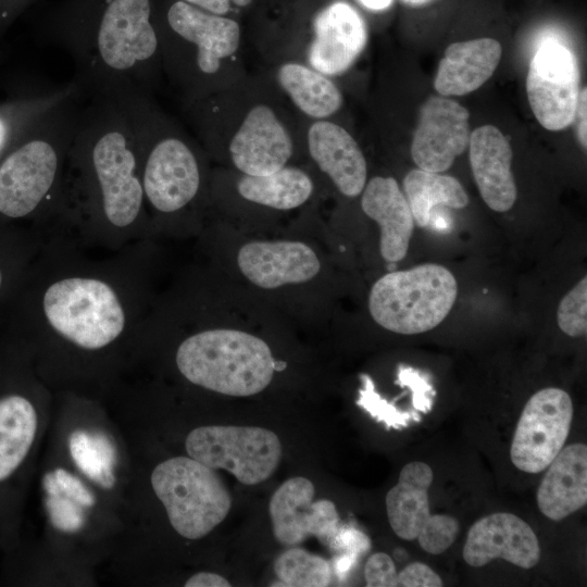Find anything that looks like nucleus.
Returning <instances> with one entry per match:
<instances>
[{
  "instance_id": "10",
  "label": "nucleus",
  "mask_w": 587,
  "mask_h": 587,
  "mask_svg": "<svg viewBox=\"0 0 587 587\" xmlns=\"http://www.w3.org/2000/svg\"><path fill=\"white\" fill-rule=\"evenodd\" d=\"M160 39L179 42L192 53V67L200 76H211L221 61L233 54L240 39L239 25L224 15L201 10L183 0H168L155 7Z\"/></svg>"
},
{
  "instance_id": "21",
  "label": "nucleus",
  "mask_w": 587,
  "mask_h": 587,
  "mask_svg": "<svg viewBox=\"0 0 587 587\" xmlns=\"http://www.w3.org/2000/svg\"><path fill=\"white\" fill-rule=\"evenodd\" d=\"M309 151L319 167L347 197L359 196L365 186V158L352 136L341 126L319 121L308 133Z\"/></svg>"
},
{
  "instance_id": "19",
  "label": "nucleus",
  "mask_w": 587,
  "mask_h": 587,
  "mask_svg": "<svg viewBox=\"0 0 587 587\" xmlns=\"http://www.w3.org/2000/svg\"><path fill=\"white\" fill-rule=\"evenodd\" d=\"M469 148L473 177L484 202L492 211H509L517 197L509 140L496 126L483 125L471 133Z\"/></svg>"
},
{
  "instance_id": "25",
  "label": "nucleus",
  "mask_w": 587,
  "mask_h": 587,
  "mask_svg": "<svg viewBox=\"0 0 587 587\" xmlns=\"http://www.w3.org/2000/svg\"><path fill=\"white\" fill-rule=\"evenodd\" d=\"M37 410L22 390L0 394V485L10 480L26 460L36 438Z\"/></svg>"
},
{
  "instance_id": "18",
  "label": "nucleus",
  "mask_w": 587,
  "mask_h": 587,
  "mask_svg": "<svg viewBox=\"0 0 587 587\" xmlns=\"http://www.w3.org/2000/svg\"><path fill=\"white\" fill-rule=\"evenodd\" d=\"M229 153L245 175L263 176L285 166L292 153V141L273 110L257 105L232 139Z\"/></svg>"
},
{
  "instance_id": "38",
  "label": "nucleus",
  "mask_w": 587,
  "mask_h": 587,
  "mask_svg": "<svg viewBox=\"0 0 587 587\" xmlns=\"http://www.w3.org/2000/svg\"><path fill=\"white\" fill-rule=\"evenodd\" d=\"M364 579L367 587L397 586V570L391 557L384 552L372 554L365 562Z\"/></svg>"
},
{
  "instance_id": "32",
  "label": "nucleus",
  "mask_w": 587,
  "mask_h": 587,
  "mask_svg": "<svg viewBox=\"0 0 587 587\" xmlns=\"http://www.w3.org/2000/svg\"><path fill=\"white\" fill-rule=\"evenodd\" d=\"M277 582L271 586L326 587L334 578L333 567L325 558L301 548H288L275 560Z\"/></svg>"
},
{
  "instance_id": "14",
  "label": "nucleus",
  "mask_w": 587,
  "mask_h": 587,
  "mask_svg": "<svg viewBox=\"0 0 587 587\" xmlns=\"http://www.w3.org/2000/svg\"><path fill=\"white\" fill-rule=\"evenodd\" d=\"M470 113L459 102L432 96L420 109L411 157L419 168L442 173L469 147Z\"/></svg>"
},
{
  "instance_id": "3",
  "label": "nucleus",
  "mask_w": 587,
  "mask_h": 587,
  "mask_svg": "<svg viewBox=\"0 0 587 587\" xmlns=\"http://www.w3.org/2000/svg\"><path fill=\"white\" fill-rule=\"evenodd\" d=\"M157 0H60L36 20L37 38L63 50L90 98L150 92L161 54Z\"/></svg>"
},
{
  "instance_id": "30",
  "label": "nucleus",
  "mask_w": 587,
  "mask_h": 587,
  "mask_svg": "<svg viewBox=\"0 0 587 587\" xmlns=\"http://www.w3.org/2000/svg\"><path fill=\"white\" fill-rule=\"evenodd\" d=\"M41 241L42 236L30 227L0 222V304L23 277Z\"/></svg>"
},
{
  "instance_id": "37",
  "label": "nucleus",
  "mask_w": 587,
  "mask_h": 587,
  "mask_svg": "<svg viewBox=\"0 0 587 587\" xmlns=\"http://www.w3.org/2000/svg\"><path fill=\"white\" fill-rule=\"evenodd\" d=\"M400 386L408 387L412 391V404L414 410L427 413L432 409L435 391L432 385L419 371L410 366H399L398 382Z\"/></svg>"
},
{
  "instance_id": "33",
  "label": "nucleus",
  "mask_w": 587,
  "mask_h": 587,
  "mask_svg": "<svg viewBox=\"0 0 587 587\" xmlns=\"http://www.w3.org/2000/svg\"><path fill=\"white\" fill-rule=\"evenodd\" d=\"M362 388L359 390L357 404L365 410L373 419L382 422L387 428L407 427L410 421H420L415 412H402L388 402L375 390L373 379L367 374H361Z\"/></svg>"
},
{
  "instance_id": "44",
  "label": "nucleus",
  "mask_w": 587,
  "mask_h": 587,
  "mask_svg": "<svg viewBox=\"0 0 587 587\" xmlns=\"http://www.w3.org/2000/svg\"><path fill=\"white\" fill-rule=\"evenodd\" d=\"M230 585L225 577L211 572H199L185 583V587H229Z\"/></svg>"
},
{
  "instance_id": "35",
  "label": "nucleus",
  "mask_w": 587,
  "mask_h": 587,
  "mask_svg": "<svg viewBox=\"0 0 587 587\" xmlns=\"http://www.w3.org/2000/svg\"><path fill=\"white\" fill-rule=\"evenodd\" d=\"M459 530L460 525L457 519L446 514H435L424 523L416 539L424 551L440 554L453 544Z\"/></svg>"
},
{
  "instance_id": "45",
  "label": "nucleus",
  "mask_w": 587,
  "mask_h": 587,
  "mask_svg": "<svg viewBox=\"0 0 587 587\" xmlns=\"http://www.w3.org/2000/svg\"><path fill=\"white\" fill-rule=\"evenodd\" d=\"M586 113H587V91L586 87L580 89L578 102L575 112V118H577V136L578 140L584 149L587 147V133H586Z\"/></svg>"
},
{
  "instance_id": "4",
  "label": "nucleus",
  "mask_w": 587,
  "mask_h": 587,
  "mask_svg": "<svg viewBox=\"0 0 587 587\" xmlns=\"http://www.w3.org/2000/svg\"><path fill=\"white\" fill-rule=\"evenodd\" d=\"M78 92L42 115L0 160V222L43 235L62 215Z\"/></svg>"
},
{
  "instance_id": "13",
  "label": "nucleus",
  "mask_w": 587,
  "mask_h": 587,
  "mask_svg": "<svg viewBox=\"0 0 587 587\" xmlns=\"http://www.w3.org/2000/svg\"><path fill=\"white\" fill-rule=\"evenodd\" d=\"M314 484L303 476L290 477L275 490L268 515L276 541L294 547L315 536L328 547L341 526L340 517L333 501H314Z\"/></svg>"
},
{
  "instance_id": "20",
  "label": "nucleus",
  "mask_w": 587,
  "mask_h": 587,
  "mask_svg": "<svg viewBox=\"0 0 587 587\" xmlns=\"http://www.w3.org/2000/svg\"><path fill=\"white\" fill-rule=\"evenodd\" d=\"M361 207L379 225V251L383 259L388 263L404 259L415 223L397 180L383 176L372 178L364 186Z\"/></svg>"
},
{
  "instance_id": "7",
  "label": "nucleus",
  "mask_w": 587,
  "mask_h": 587,
  "mask_svg": "<svg viewBox=\"0 0 587 587\" xmlns=\"http://www.w3.org/2000/svg\"><path fill=\"white\" fill-rule=\"evenodd\" d=\"M457 296L454 275L446 266L426 263L378 278L370 291L369 310L383 328L415 335L437 327Z\"/></svg>"
},
{
  "instance_id": "22",
  "label": "nucleus",
  "mask_w": 587,
  "mask_h": 587,
  "mask_svg": "<svg viewBox=\"0 0 587 587\" xmlns=\"http://www.w3.org/2000/svg\"><path fill=\"white\" fill-rule=\"evenodd\" d=\"M501 57L502 47L494 38L453 42L438 64L434 87L444 97L473 92L492 76Z\"/></svg>"
},
{
  "instance_id": "28",
  "label": "nucleus",
  "mask_w": 587,
  "mask_h": 587,
  "mask_svg": "<svg viewBox=\"0 0 587 587\" xmlns=\"http://www.w3.org/2000/svg\"><path fill=\"white\" fill-rule=\"evenodd\" d=\"M242 198L278 210L303 204L313 191L311 178L296 167H282L263 176L243 175L237 183Z\"/></svg>"
},
{
  "instance_id": "31",
  "label": "nucleus",
  "mask_w": 587,
  "mask_h": 587,
  "mask_svg": "<svg viewBox=\"0 0 587 587\" xmlns=\"http://www.w3.org/2000/svg\"><path fill=\"white\" fill-rule=\"evenodd\" d=\"M68 448L74 463L89 479L103 488L114 485L116 452L104 434L76 430L70 437Z\"/></svg>"
},
{
  "instance_id": "43",
  "label": "nucleus",
  "mask_w": 587,
  "mask_h": 587,
  "mask_svg": "<svg viewBox=\"0 0 587 587\" xmlns=\"http://www.w3.org/2000/svg\"><path fill=\"white\" fill-rule=\"evenodd\" d=\"M207 12L224 15L230 8V1L238 7H246L252 0H183Z\"/></svg>"
},
{
  "instance_id": "39",
  "label": "nucleus",
  "mask_w": 587,
  "mask_h": 587,
  "mask_svg": "<svg viewBox=\"0 0 587 587\" xmlns=\"http://www.w3.org/2000/svg\"><path fill=\"white\" fill-rule=\"evenodd\" d=\"M371 548L369 537L359 529L341 525L333 540L328 545V549L354 559L367 552Z\"/></svg>"
},
{
  "instance_id": "26",
  "label": "nucleus",
  "mask_w": 587,
  "mask_h": 587,
  "mask_svg": "<svg viewBox=\"0 0 587 587\" xmlns=\"http://www.w3.org/2000/svg\"><path fill=\"white\" fill-rule=\"evenodd\" d=\"M78 92L80 87L72 80L57 87H27L0 101V160L42 115Z\"/></svg>"
},
{
  "instance_id": "24",
  "label": "nucleus",
  "mask_w": 587,
  "mask_h": 587,
  "mask_svg": "<svg viewBox=\"0 0 587 587\" xmlns=\"http://www.w3.org/2000/svg\"><path fill=\"white\" fill-rule=\"evenodd\" d=\"M434 474L428 464L413 461L405 464L398 483L386 495V512L394 533L404 539H416L422 526L432 515L428 489Z\"/></svg>"
},
{
  "instance_id": "2",
  "label": "nucleus",
  "mask_w": 587,
  "mask_h": 587,
  "mask_svg": "<svg viewBox=\"0 0 587 587\" xmlns=\"http://www.w3.org/2000/svg\"><path fill=\"white\" fill-rule=\"evenodd\" d=\"M63 209L72 233L87 248L116 251L149 239L135 137L114 96L91 98L82 109Z\"/></svg>"
},
{
  "instance_id": "17",
  "label": "nucleus",
  "mask_w": 587,
  "mask_h": 587,
  "mask_svg": "<svg viewBox=\"0 0 587 587\" xmlns=\"http://www.w3.org/2000/svg\"><path fill=\"white\" fill-rule=\"evenodd\" d=\"M240 272L252 284L274 289L312 279L321 268L316 253L300 241H252L237 254Z\"/></svg>"
},
{
  "instance_id": "34",
  "label": "nucleus",
  "mask_w": 587,
  "mask_h": 587,
  "mask_svg": "<svg viewBox=\"0 0 587 587\" xmlns=\"http://www.w3.org/2000/svg\"><path fill=\"white\" fill-rule=\"evenodd\" d=\"M560 329L570 337L587 332V277L582 278L560 301L557 310Z\"/></svg>"
},
{
  "instance_id": "12",
  "label": "nucleus",
  "mask_w": 587,
  "mask_h": 587,
  "mask_svg": "<svg viewBox=\"0 0 587 587\" xmlns=\"http://www.w3.org/2000/svg\"><path fill=\"white\" fill-rule=\"evenodd\" d=\"M573 420V402L560 388H544L526 402L517 422L510 457L526 473L547 469L563 448Z\"/></svg>"
},
{
  "instance_id": "27",
  "label": "nucleus",
  "mask_w": 587,
  "mask_h": 587,
  "mask_svg": "<svg viewBox=\"0 0 587 587\" xmlns=\"http://www.w3.org/2000/svg\"><path fill=\"white\" fill-rule=\"evenodd\" d=\"M403 190L419 227L429 224L432 211L438 205L463 209L469 204V196L457 178L419 167L404 176Z\"/></svg>"
},
{
  "instance_id": "15",
  "label": "nucleus",
  "mask_w": 587,
  "mask_h": 587,
  "mask_svg": "<svg viewBox=\"0 0 587 587\" xmlns=\"http://www.w3.org/2000/svg\"><path fill=\"white\" fill-rule=\"evenodd\" d=\"M538 538L519 516L497 512L476 521L467 532L463 559L480 567L495 559H503L522 569L534 567L540 559Z\"/></svg>"
},
{
  "instance_id": "11",
  "label": "nucleus",
  "mask_w": 587,
  "mask_h": 587,
  "mask_svg": "<svg viewBox=\"0 0 587 587\" xmlns=\"http://www.w3.org/2000/svg\"><path fill=\"white\" fill-rule=\"evenodd\" d=\"M576 57L555 40H545L533 55L526 92L539 124L548 130H561L575 120L580 92Z\"/></svg>"
},
{
  "instance_id": "47",
  "label": "nucleus",
  "mask_w": 587,
  "mask_h": 587,
  "mask_svg": "<svg viewBox=\"0 0 587 587\" xmlns=\"http://www.w3.org/2000/svg\"><path fill=\"white\" fill-rule=\"evenodd\" d=\"M399 1L402 4H404L407 7H410V8H421V7H424V5L428 4L433 0H399Z\"/></svg>"
},
{
  "instance_id": "42",
  "label": "nucleus",
  "mask_w": 587,
  "mask_h": 587,
  "mask_svg": "<svg viewBox=\"0 0 587 587\" xmlns=\"http://www.w3.org/2000/svg\"><path fill=\"white\" fill-rule=\"evenodd\" d=\"M40 0H0V38Z\"/></svg>"
},
{
  "instance_id": "46",
  "label": "nucleus",
  "mask_w": 587,
  "mask_h": 587,
  "mask_svg": "<svg viewBox=\"0 0 587 587\" xmlns=\"http://www.w3.org/2000/svg\"><path fill=\"white\" fill-rule=\"evenodd\" d=\"M365 8L382 11L390 7L392 0H359Z\"/></svg>"
},
{
  "instance_id": "40",
  "label": "nucleus",
  "mask_w": 587,
  "mask_h": 587,
  "mask_svg": "<svg viewBox=\"0 0 587 587\" xmlns=\"http://www.w3.org/2000/svg\"><path fill=\"white\" fill-rule=\"evenodd\" d=\"M397 586L401 587H440L442 579L428 565L413 562L397 573Z\"/></svg>"
},
{
  "instance_id": "8",
  "label": "nucleus",
  "mask_w": 587,
  "mask_h": 587,
  "mask_svg": "<svg viewBox=\"0 0 587 587\" xmlns=\"http://www.w3.org/2000/svg\"><path fill=\"white\" fill-rule=\"evenodd\" d=\"M151 485L172 527L187 539L207 536L232 508L230 492L216 471L189 455L158 464Z\"/></svg>"
},
{
  "instance_id": "48",
  "label": "nucleus",
  "mask_w": 587,
  "mask_h": 587,
  "mask_svg": "<svg viewBox=\"0 0 587 587\" xmlns=\"http://www.w3.org/2000/svg\"><path fill=\"white\" fill-rule=\"evenodd\" d=\"M286 367V363L283 361H275L274 363V370L275 371H283Z\"/></svg>"
},
{
  "instance_id": "9",
  "label": "nucleus",
  "mask_w": 587,
  "mask_h": 587,
  "mask_svg": "<svg viewBox=\"0 0 587 587\" xmlns=\"http://www.w3.org/2000/svg\"><path fill=\"white\" fill-rule=\"evenodd\" d=\"M185 448L189 457L211 469L229 472L247 486L270 478L283 454L278 436L259 426H200L188 434Z\"/></svg>"
},
{
  "instance_id": "36",
  "label": "nucleus",
  "mask_w": 587,
  "mask_h": 587,
  "mask_svg": "<svg viewBox=\"0 0 587 587\" xmlns=\"http://www.w3.org/2000/svg\"><path fill=\"white\" fill-rule=\"evenodd\" d=\"M46 508L52 525L66 533H74L84 525L82 505L63 494L48 495Z\"/></svg>"
},
{
  "instance_id": "23",
  "label": "nucleus",
  "mask_w": 587,
  "mask_h": 587,
  "mask_svg": "<svg viewBox=\"0 0 587 587\" xmlns=\"http://www.w3.org/2000/svg\"><path fill=\"white\" fill-rule=\"evenodd\" d=\"M537 489V504L552 521H561L587 503V447L562 448L547 466Z\"/></svg>"
},
{
  "instance_id": "1",
  "label": "nucleus",
  "mask_w": 587,
  "mask_h": 587,
  "mask_svg": "<svg viewBox=\"0 0 587 587\" xmlns=\"http://www.w3.org/2000/svg\"><path fill=\"white\" fill-rule=\"evenodd\" d=\"M149 272V239L96 250L55 226L0 304V326L14 346L54 341L89 354L137 340L153 308Z\"/></svg>"
},
{
  "instance_id": "6",
  "label": "nucleus",
  "mask_w": 587,
  "mask_h": 587,
  "mask_svg": "<svg viewBox=\"0 0 587 587\" xmlns=\"http://www.w3.org/2000/svg\"><path fill=\"white\" fill-rule=\"evenodd\" d=\"M268 345L246 332L207 328L186 336L175 351V365L189 383L234 397L264 390L274 375Z\"/></svg>"
},
{
  "instance_id": "29",
  "label": "nucleus",
  "mask_w": 587,
  "mask_h": 587,
  "mask_svg": "<svg viewBox=\"0 0 587 587\" xmlns=\"http://www.w3.org/2000/svg\"><path fill=\"white\" fill-rule=\"evenodd\" d=\"M278 82L294 103L311 117H326L342 103L336 85L322 73L298 63H286L278 70Z\"/></svg>"
},
{
  "instance_id": "41",
  "label": "nucleus",
  "mask_w": 587,
  "mask_h": 587,
  "mask_svg": "<svg viewBox=\"0 0 587 587\" xmlns=\"http://www.w3.org/2000/svg\"><path fill=\"white\" fill-rule=\"evenodd\" d=\"M53 474L63 495L71 498L82 507L93 505V495L77 477L63 469H55Z\"/></svg>"
},
{
  "instance_id": "5",
  "label": "nucleus",
  "mask_w": 587,
  "mask_h": 587,
  "mask_svg": "<svg viewBox=\"0 0 587 587\" xmlns=\"http://www.w3.org/2000/svg\"><path fill=\"white\" fill-rule=\"evenodd\" d=\"M112 96L123 107L133 129L150 225L152 217L182 212L201 188L196 153L180 136L165 130L148 92L129 89Z\"/></svg>"
},
{
  "instance_id": "16",
  "label": "nucleus",
  "mask_w": 587,
  "mask_h": 587,
  "mask_svg": "<svg viewBox=\"0 0 587 587\" xmlns=\"http://www.w3.org/2000/svg\"><path fill=\"white\" fill-rule=\"evenodd\" d=\"M315 37L308 59L313 70L325 75L346 72L363 51L367 32L360 13L349 3L334 2L315 16Z\"/></svg>"
}]
</instances>
